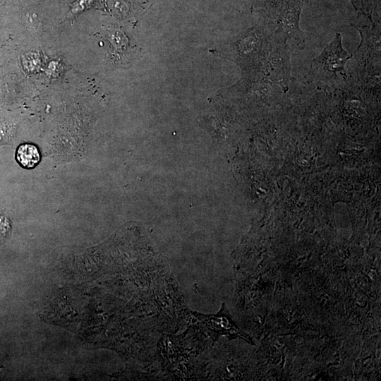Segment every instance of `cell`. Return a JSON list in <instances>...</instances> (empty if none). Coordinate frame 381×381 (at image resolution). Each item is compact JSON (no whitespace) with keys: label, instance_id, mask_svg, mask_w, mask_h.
I'll return each instance as SVG.
<instances>
[{"label":"cell","instance_id":"1","mask_svg":"<svg viewBox=\"0 0 381 381\" xmlns=\"http://www.w3.org/2000/svg\"><path fill=\"white\" fill-rule=\"evenodd\" d=\"M352 56L342 46L341 34L337 32L321 54L312 61L308 76L313 81L326 86L337 85L346 79L345 66Z\"/></svg>","mask_w":381,"mask_h":381},{"label":"cell","instance_id":"2","mask_svg":"<svg viewBox=\"0 0 381 381\" xmlns=\"http://www.w3.org/2000/svg\"><path fill=\"white\" fill-rule=\"evenodd\" d=\"M371 28L358 27L361 40L355 52V58L365 68H380V26L373 23Z\"/></svg>","mask_w":381,"mask_h":381},{"label":"cell","instance_id":"3","mask_svg":"<svg viewBox=\"0 0 381 381\" xmlns=\"http://www.w3.org/2000/svg\"><path fill=\"white\" fill-rule=\"evenodd\" d=\"M195 314L198 318L208 325L209 327L218 335L224 334L232 339L240 337L252 344H254L251 338L242 332L233 322L224 303L220 312L216 315H203L196 313Z\"/></svg>","mask_w":381,"mask_h":381},{"label":"cell","instance_id":"4","mask_svg":"<svg viewBox=\"0 0 381 381\" xmlns=\"http://www.w3.org/2000/svg\"><path fill=\"white\" fill-rule=\"evenodd\" d=\"M18 163L24 168H34L40 160V154L38 148L29 143L20 145L16 154Z\"/></svg>","mask_w":381,"mask_h":381},{"label":"cell","instance_id":"5","mask_svg":"<svg viewBox=\"0 0 381 381\" xmlns=\"http://www.w3.org/2000/svg\"><path fill=\"white\" fill-rule=\"evenodd\" d=\"M358 14L365 16L373 24V16L380 8V0H351Z\"/></svg>","mask_w":381,"mask_h":381}]
</instances>
